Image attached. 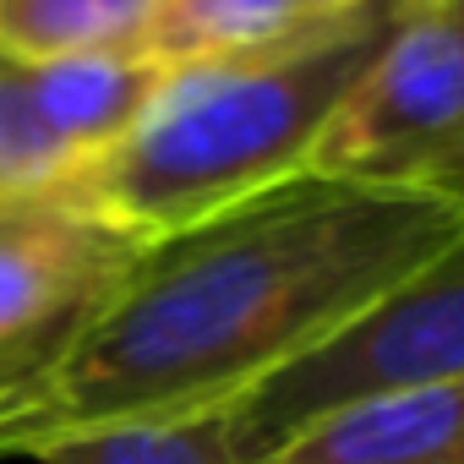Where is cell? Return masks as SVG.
Instances as JSON below:
<instances>
[{
    "label": "cell",
    "mask_w": 464,
    "mask_h": 464,
    "mask_svg": "<svg viewBox=\"0 0 464 464\" xmlns=\"http://www.w3.org/2000/svg\"><path fill=\"white\" fill-rule=\"evenodd\" d=\"M453 246H464V202L306 169L164 229L61 366L0 415V459L218 410Z\"/></svg>",
    "instance_id": "1"
},
{
    "label": "cell",
    "mask_w": 464,
    "mask_h": 464,
    "mask_svg": "<svg viewBox=\"0 0 464 464\" xmlns=\"http://www.w3.org/2000/svg\"><path fill=\"white\" fill-rule=\"evenodd\" d=\"M399 12L404 0H361L268 44L164 66L131 131L72 191L153 241L301 175L317 131L372 66Z\"/></svg>",
    "instance_id": "2"
},
{
    "label": "cell",
    "mask_w": 464,
    "mask_h": 464,
    "mask_svg": "<svg viewBox=\"0 0 464 464\" xmlns=\"http://www.w3.org/2000/svg\"><path fill=\"white\" fill-rule=\"evenodd\" d=\"M306 175L464 202L459 0H404L393 34L317 131Z\"/></svg>",
    "instance_id": "3"
},
{
    "label": "cell",
    "mask_w": 464,
    "mask_h": 464,
    "mask_svg": "<svg viewBox=\"0 0 464 464\" xmlns=\"http://www.w3.org/2000/svg\"><path fill=\"white\" fill-rule=\"evenodd\" d=\"M464 382V246L442 252L334 334L229 399L241 437L268 459L301 426L366 399Z\"/></svg>",
    "instance_id": "4"
},
{
    "label": "cell",
    "mask_w": 464,
    "mask_h": 464,
    "mask_svg": "<svg viewBox=\"0 0 464 464\" xmlns=\"http://www.w3.org/2000/svg\"><path fill=\"white\" fill-rule=\"evenodd\" d=\"M137 252L142 236L72 186L0 197V415L61 366Z\"/></svg>",
    "instance_id": "5"
},
{
    "label": "cell",
    "mask_w": 464,
    "mask_h": 464,
    "mask_svg": "<svg viewBox=\"0 0 464 464\" xmlns=\"http://www.w3.org/2000/svg\"><path fill=\"white\" fill-rule=\"evenodd\" d=\"M268 464H464V382L350 404L285 437Z\"/></svg>",
    "instance_id": "6"
},
{
    "label": "cell",
    "mask_w": 464,
    "mask_h": 464,
    "mask_svg": "<svg viewBox=\"0 0 464 464\" xmlns=\"http://www.w3.org/2000/svg\"><path fill=\"white\" fill-rule=\"evenodd\" d=\"M164 66H153L137 50H115V55H66V61H39L23 66V88L44 121V131L55 137V148L72 159V169L82 175L99 153H110L131 121L142 115L153 82ZM77 186V180H72Z\"/></svg>",
    "instance_id": "7"
},
{
    "label": "cell",
    "mask_w": 464,
    "mask_h": 464,
    "mask_svg": "<svg viewBox=\"0 0 464 464\" xmlns=\"http://www.w3.org/2000/svg\"><path fill=\"white\" fill-rule=\"evenodd\" d=\"M164 0H0V61L39 66L66 55L137 50Z\"/></svg>",
    "instance_id": "8"
},
{
    "label": "cell",
    "mask_w": 464,
    "mask_h": 464,
    "mask_svg": "<svg viewBox=\"0 0 464 464\" xmlns=\"http://www.w3.org/2000/svg\"><path fill=\"white\" fill-rule=\"evenodd\" d=\"M39 464H268L236 426L229 404L175 420H131L61 437L34 453Z\"/></svg>",
    "instance_id": "9"
},
{
    "label": "cell",
    "mask_w": 464,
    "mask_h": 464,
    "mask_svg": "<svg viewBox=\"0 0 464 464\" xmlns=\"http://www.w3.org/2000/svg\"><path fill=\"white\" fill-rule=\"evenodd\" d=\"M312 17H328L323 0H164L142 55L153 66H186L208 55H236L268 44Z\"/></svg>",
    "instance_id": "10"
}]
</instances>
